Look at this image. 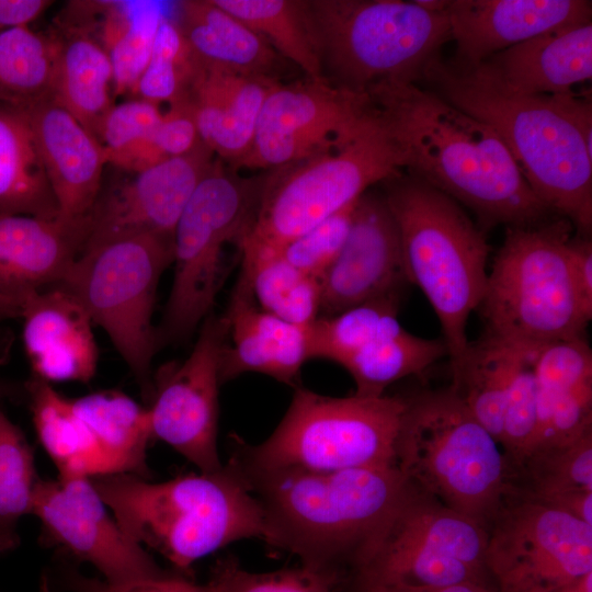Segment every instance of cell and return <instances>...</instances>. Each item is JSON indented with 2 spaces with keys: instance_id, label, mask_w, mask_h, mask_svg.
<instances>
[{
  "instance_id": "obj_21",
  "label": "cell",
  "mask_w": 592,
  "mask_h": 592,
  "mask_svg": "<svg viewBox=\"0 0 592 592\" xmlns=\"http://www.w3.org/2000/svg\"><path fill=\"white\" fill-rule=\"evenodd\" d=\"M445 13L456 44L451 61L473 67L537 35L591 22L592 7L585 0H449Z\"/></svg>"
},
{
  "instance_id": "obj_31",
  "label": "cell",
  "mask_w": 592,
  "mask_h": 592,
  "mask_svg": "<svg viewBox=\"0 0 592 592\" xmlns=\"http://www.w3.org/2000/svg\"><path fill=\"white\" fill-rule=\"evenodd\" d=\"M37 437L60 478L104 476L103 463L91 432L66 398L42 379L25 384Z\"/></svg>"
},
{
  "instance_id": "obj_18",
  "label": "cell",
  "mask_w": 592,
  "mask_h": 592,
  "mask_svg": "<svg viewBox=\"0 0 592 592\" xmlns=\"http://www.w3.org/2000/svg\"><path fill=\"white\" fill-rule=\"evenodd\" d=\"M213 151L166 159L116 184L99 198L88 218L81 252L98 243L138 234L173 237L175 225L203 178L212 169Z\"/></svg>"
},
{
  "instance_id": "obj_9",
  "label": "cell",
  "mask_w": 592,
  "mask_h": 592,
  "mask_svg": "<svg viewBox=\"0 0 592 592\" xmlns=\"http://www.w3.org/2000/svg\"><path fill=\"white\" fill-rule=\"evenodd\" d=\"M407 406L400 396L330 397L295 387L291 405L261 444L230 436L236 462L263 470L337 471L395 466Z\"/></svg>"
},
{
  "instance_id": "obj_30",
  "label": "cell",
  "mask_w": 592,
  "mask_h": 592,
  "mask_svg": "<svg viewBox=\"0 0 592 592\" xmlns=\"http://www.w3.org/2000/svg\"><path fill=\"white\" fill-rule=\"evenodd\" d=\"M532 351L516 349L483 334L469 341L451 365L449 388L500 445L509 389L522 358Z\"/></svg>"
},
{
  "instance_id": "obj_52",
  "label": "cell",
  "mask_w": 592,
  "mask_h": 592,
  "mask_svg": "<svg viewBox=\"0 0 592 592\" xmlns=\"http://www.w3.org/2000/svg\"><path fill=\"white\" fill-rule=\"evenodd\" d=\"M23 300L0 296V358L4 352L2 325L9 319L21 317Z\"/></svg>"
},
{
  "instance_id": "obj_48",
  "label": "cell",
  "mask_w": 592,
  "mask_h": 592,
  "mask_svg": "<svg viewBox=\"0 0 592 592\" xmlns=\"http://www.w3.org/2000/svg\"><path fill=\"white\" fill-rule=\"evenodd\" d=\"M203 144L191 102L184 94L170 103L156 134V146L163 159L185 156Z\"/></svg>"
},
{
  "instance_id": "obj_1",
  "label": "cell",
  "mask_w": 592,
  "mask_h": 592,
  "mask_svg": "<svg viewBox=\"0 0 592 592\" xmlns=\"http://www.w3.org/2000/svg\"><path fill=\"white\" fill-rule=\"evenodd\" d=\"M364 92L402 170L469 208L481 229L551 217L489 125L419 83L385 82Z\"/></svg>"
},
{
  "instance_id": "obj_49",
  "label": "cell",
  "mask_w": 592,
  "mask_h": 592,
  "mask_svg": "<svg viewBox=\"0 0 592 592\" xmlns=\"http://www.w3.org/2000/svg\"><path fill=\"white\" fill-rule=\"evenodd\" d=\"M569 255L577 293L582 307L592 319V242L590 237L576 235L569 240Z\"/></svg>"
},
{
  "instance_id": "obj_29",
  "label": "cell",
  "mask_w": 592,
  "mask_h": 592,
  "mask_svg": "<svg viewBox=\"0 0 592 592\" xmlns=\"http://www.w3.org/2000/svg\"><path fill=\"white\" fill-rule=\"evenodd\" d=\"M100 452L104 476L149 477L147 446L152 439L149 413L119 391H98L72 399Z\"/></svg>"
},
{
  "instance_id": "obj_24",
  "label": "cell",
  "mask_w": 592,
  "mask_h": 592,
  "mask_svg": "<svg viewBox=\"0 0 592 592\" xmlns=\"http://www.w3.org/2000/svg\"><path fill=\"white\" fill-rule=\"evenodd\" d=\"M473 67L513 94L573 91L592 77V23L537 35Z\"/></svg>"
},
{
  "instance_id": "obj_50",
  "label": "cell",
  "mask_w": 592,
  "mask_h": 592,
  "mask_svg": "<svg viewBox=\"0 0 592 592\" xmlns=\"http://www.w3.org/2000/svg\"><path fill=\"white\" fill-rule=\"evenodd\" d=\"M50 4L52 1L46 0H0V32L29 26Z\"/></svg>"
},
{
  "instance_id": "obj_5",
  "label": "cell",
  "mask_w": 592,
  "mask_h": 592,
  "mask_svg": "<svg viewBox=\"0 0 592 592\" xmlns=\"http://www.w3.org/2000/svg\"><path fill=\"white\" fill-rule=\"evenodd\" d=\"M379 185L397 224L407 281L432 306L452 365L469 343L467 323L486 291L490 246L457 202L407 172Z\"/></svg>"
},
{
  "instance_id": "obj_32",
  "label": "cell",
  "mask_w": 592,
  "mask_h": 592,
  "mask_svg": "<svg viewBox=\"0 0 592 592\" xmlns=\"http://www.w3.org/2000/svg\"><path fill=\"white\" fill-rule=\"evenodd\" d=\"M0 214L57 218L33 133L23 115L0 107Z\"/></svg>"
},
{
  "instance_id": "obj_46",
  "label": "cell",
  "mask_w": 592,
  "mask_h": 592,
  "mask_svg": "<svg viewBox=\"0 0 592 592\" xmlns=\"http://www.w3.org/2000/svg\"><path fill=\"white\" fill-rule=\"evenodd\" d=\"M356 202L285 244L280 250L284 258L295 267L319 280L348 238Z\"/></svg>"
},
{
  "instance_id": "obj_17",
  "label": "cell",
  "mask_w": 592,
  "mask_h": 592,
  "mask_svg": "<svg viewBox=\"0 0 592 592\" xmlns=\"http://www.w3.org/2000/svg\"><path fill=\"white\" fill-rule=\"evenodd\" d=\"M32 514L49 543L66 557L91 563L109 583L168 573L124 533L89 478L38 479Z\"/></svg>"
},
{
  "instance_id": "obj_20",
  "label": "cell",
  "mask_w": 592,
  "mask_h": 592,
  "mask_svg": "<svg viewBox=\"0 0 592 592\" xmlns=\"http://www.w3.org/2000/svg\"><path fill=\"white\" fill-rule=\"evenodd\" d=\"M20 112L27 122L57 206V218L83 232L101 194V143L53 99Z\"/></svg>"
},
{
  "instance_id": "obj_44",
  "label": "cell",
  "mask_w": 592,
  "mask_h": 592,
  "mask_svg": "<svg viewBox=\"0 0 592 592\" xmlns=\"http://www.w3.org/2000/svg\"><path fill=\"white\" fill-rule=\"evenodd\" d=\"M537 412L578 386L592 380V351L585 337L551 342L534 356Z\"/></svg>"
},
{
  "instance_id": "obj_13",
  "label": "cell",
  "mask_w": 592,
  "mask_h": 592,
  "mask_svg": "<svg viewBox=\"0 0 592 592\" xmlns=\"http://www.w3.org/2000/svg\"><path fill=\"white\" fill-rule=\"evenodd\" d=\"M172 237L138 234L84 249L58 286L101 327L145 391L160 348L152 314L160 277L172 263Z\"/></svg>"
},
{
  "instance_id": "obj_26",
  "label": "cell",
  "mask_w": 592,
  "mask_h": 592,
  "mask_svg": "<svg viewBox=\"0 0 592 592\" xmlns=\"http://www.w3.org/2000/svg\"><path fill=\"white\" fill-rule=\"evenodd\" d=\"M280 80L200 67L185 93L201 139L229 167L249 151L264 101Z\"/></svg>"
},
{
  "instance_id": "obj_39",
  "label": "cell",
  "mask_w": 592,
  "mask_h": 592,
  "mask_svg": "<svg viewBox=\"0 0 592 592\" xmlns=\"http://www.w3.org/2000/svg\"><path fill=\"white\" fill-rule=\"evenodd\" d=\"M400 296L368 301L333 316H319L309 327V358L341 364L366 344L405 328L398 320Z\"/></svg>"
},
{
  "instance_id": "obj_45",
  "label": "cell",
  "mask_w": 592,
  "mask_h": 592,
  "mask_svg": "<svg viewBox=\"0 0 592 592\" xmlns=\"http://www.w3.org/2000/svg\"><path fill=\"white\" fill-rule=\"evenodd\" d=\"M536 352L522 358L509 389L500 439L509 474L528 455L536 440L537 389L533 367Z\"/></svg>"
},
{
  "instance_id": "obj_53",
  "label": "cell",
  "mask_w": 592,
  "mask_h": 592,
  "mask_svg": "<svg viewBox=\"0 0 592 592\" xmlns=\"http://www.w3.org/2000/svg\"><path fill=\"white\" fill-rule=\"evenodd\" d=\"M561 592H592V572L581 577Z\"/></svg>"
},
{
  "instance_id": "obj_3",
  "label": "cell",
  "mask_w": 592,
  "mask_h": 592,
  "mask_svg": "<svg viewBox=\"0 0 592 592\" xmlns=\"http://www.w3.org/2000/svg\"><path fill=\"white\" fill-rule=\"evenodd\" d=\"M455 106L489 125L504 143L537 198L590 237L592 146L571 122L558 94L519 95L478 69L441 56L422 80Z\"/></svg>"
},
{
  "instance_id": "obj_51",
  "label": "cell",
  "mask_w": 592,
  "mask_h": 592,
  "mask_svg": "<svg viewBox=\"0 0 592 592\" xmlns=\"http://www.w3.org/2000/svg\"><path fill=\"white\" fill-rule=\"evenodd\" d=\"M364 592H497V590L490 585L465 582L446 587L437 588H409V587H396V588H380L373 589Z\"/></svg>"
},
{
  "instance_id": "obj_16",
  "label": "cell",
  "mask_w": 592,
  "mask_h": 592,
  "mask_svg": "<svg viewBox=\"0 0 592 592\" xmlns=\"http://www.w3.org/2000/svg\"><path fill=\"white\" fill-rule=\"evenodd\" d=\"M227 339L224 315L210 314L187 357L159 371L147 408L152 439L167 443L204 473L224 466L217 447L218 390L219 357Z\"/></svg>"
},
{
  "instance_id": "obj_28",
  "label": "cell",
  "mask_w": 592,
  "mask_h": 592,
  "mask_svg": "<svg viewBox=\"0 0 592 592\" xmlns=\"http://www.w3.org/2000/svg\"><path fill=\"white\" fill-rule=\"evenodd\" d=\"M55 38L57 59L53 100L99 140L103 122L114 106L109 54L83 27H75Z\"/></svg>"
},
{
  "instance_id": "obj_19",
  "label": "cell",
  "mask_w": 592,
  "mask_h": 592,
  "mask_svg": "<svg viewBox=\"0 0 592 592\" xmlns=\"http://www.w3.org/2000/svg\"><path fill=\"white\" fill-rule=\"evenodd\" d=\"M320 315L333 316L385 297L408 283L395 218L375 186L357 200L348 238L319 278Z\"/></svg>"
},
{
  "instance_id": "obj_27",
  "label": "cell",
  "mask_w": 592,
  "mask_h": 592,
  "mask_svg": "<svg viewBox=\"0 0 592 592\" xmlns=\"http://www.w3.org/2000/svg\"><path fill=\"white\" fill-rule=\"evenodd\" d=\"M174 22L202 67L278 79L282 56L214 0L180 1Z\"/></svg>"
},
{
  "instance_id": "obj_6",
  "label": "cell",
  "mask_w": 592,
  "mask_h": 592,
  "mask_svg": "<svg viewBox=\"0 0 592 592\" xmlns=\"http://www.w3.org/2000/svg\"><path fill=\"white\" fill-rule=\"evenodd\" d=\"M572 229L559 216L506 227L478 307L486 334L532 352L555 341L585 337L591 319L573 281Z\"/></svg>"
},
{
  "instance_id": "obj_14",
  "label": "cell",
  "mask_w": 592,
  "mask_h": 592,
  "mask_svg": "<svg viewBox=\"0 0 592 592\" xmlns=\"http://www.w3.org/2000/svg\"><path fill=\"white\" fill-rule=\"evenodd\" d=\"M487 531L497 592H561L592 572V525L510 485Z\"/></svg>"
},
{
  "instance_id": "obj_11",
  "label": "cell",
  "mask_w": 592,
  "mask_h": 592,
  "mask_svg": "<svg viewBox=\"0 0 592 592\" xmlns=\"http://www.w3.org/2000/svg\"><path fill=\"white\" fill-rule=\"evenodd\" d=\"M401 171L398 151L367 104L366 122L349 141L264 175L255 215L242 243L280 251Z\"/></svg>"
},
{
  "instance_id": "obj_8",
  "label": "cell",
  "mask_w": 592,
  "mask_h": 592,
  "mask_svg": "<svg viewBox=\"0 0 592 592\" xmlns=\"http://www.w3.org/2000/svg\"><path fill=\"white\" fill-rule=\"evenodd\" d=\"M307 11L323 77L357 93L385 82L420 83L452 39L446 13L414 1L309 0Z\"/></svg>"
},
{
  "instance_id": "obj_4",
  "label": "cell",
  "mask_w": 592,
  "mask_h": 592,
  "mask_svg": "<svg viewBox=\"0 0 592 592\" xmlns=\"http://www.w3.org/2000/svg\"><path fill=\"white\" fill-rule=\"evenodd\" d=\"M91 481L124 533L181 573L231 543L265 538L263 511L229 462L161 482L129 474Z\"/></svg>"
},
{
  "instance_id": "obj_33",
  "label": "cell",
  "mask_w": 592,
  "mask_h": 592,
  "mask_svg": "<svg viewBox=\"0 0 592 592\" xmlns=\"http://www.w3.org/2000/svg\"><path fill=\"white\" fill-rule=\"evenodd\" d=\"M240 273L262 310L304 328L319 317V280L295 267L281 251L242 243Z\"/></svg>"
},
{
  "instance_id": "obj_37",
  "label": "cell",
  "mask_w": 592,
  "mask_h": 592,
  "mask_svg": "<svg viewBox=\"0 0 592 592\" xmlns=\"http://www.w3.org/2000/svg\"><path fill=\"white\" fill-rule=\"evenodd\" d=\"M101 37L113 68L114 93H134L164 16L162 8L153 1H107Z\"/></svg>"
},
{
  "instance_id": "obj_55",
  "label": "cell",
  "mask_w": 592,
  "mask_h": 592,
  "mask_svg": "<svg viewBox=\"0 0 592 592\" xmlns=\"http://www.w3.org/2000/svg\"><path fill=\"white\" fill-rule=\"evenodd\" d=\"M14 392L13 388L2 382H0V401L7 397H10Z\"/></svg>"
},
{
  "instance_id": "obj_34",
  "label": "cell",
  "mask_w": 592,
  "mask_h": 592,
  "mask_svg": "<svg viewBox=\"0 0 592 592\" xmlns=\"http://www.w3.org/2000/svg\"><path fill=\"white\" fill-rule=\"evenodd\" d=\"M266 41L282 57L299 67L306 78L326 79L315 45L307 1L214 0Z\"/></svg>"
},
{
  "instance_id": "obj_25",
  "label": "cell",
  "mask_w": 592,
  "mask_h": 592,
  "mask_svg": "<svg viewBox=\"0 0 592 592\" xmlns=\"http://www.w3.org/2000/svg\"><path fill=\"white\" fill-rule=\"evenodd\" d=\"M83 246V232L49 219L0 214V296L24 299L60 284Z\"/></svg>"
},
{
  "instance_id": "obj_36",
  "label": "cell",
  "mask_w": 592,
  "mask_h": 592,
  "mask_svg": "<svg viewBox=\"0 0 592 592\" xmlns=\"http://www.w3.org/2000/svg\"><path fill=\"white\" fill-rule=\"evenodd\" d=\"M56 59L55 37L29 26L0 32V101L22 109L53 99Z\"/></svg>"
},
{
  "instance_id": "obj_43",
  "label": "cell",
  "mask_w": 592,
  "mask_h": 592,
  "mask_svg": "<svg viewBox=\"0 0 592 592\" xmlns=\"http://www.w3.org/2000/svg\"><path fill=\"white\" fill-rule=\"evenodd\" d=\"M212 592H335L337 580L305 566L270 572L243 569L232 556L219 558L206 583Z\"/></svg>"
},
{
  "instance_id": "obj_38",
  "label": "cell",
  "mask_w": 592,
  "mask_h": 592,
  "mask_svg": "<svg viewBox=\"0 0 592 592\" xmlns=\"http://www.w3.org/2000/svg\"><path fill=\"white\" fill-rule=\"evenodd\" d=\"M509 485L546 504L566 494L592 492V432L565 445L533 449L510 471Z\"/></svg>"
},
{
  "instance_id": "obj_12",
  "label": "cell",
  "mask_w": 592,
  "mask_h": 592,
  "mask_svg": "<svg viewBox=\"0 0 592 592\" xmlns=\"http://www.w3.org/2000/svg\"><path fill=\"white\" fill-rule=\"evenodd\" d=\"M487 539L486 526L409 482L384 531L338 590L437 588L465 582L494 588L486 563Z\"/></svg>"
},
{
  "instance_id": "obj_2",
  "label": "cell",
  "mask_w": 592,
  "mask_h": 592,
  "mask_svg": "<svg viewBox=\"0 0 592 592\" xmlns=\"http://www.w3.org/2000/svg\"><path fill=\"white\" fill-rule=\"evenodd\" d=\"M228 462L263 511L264 542L333 577L337 589L374 545L409 488L396 467L263 470L230 457Z\"/></svg>"
},
{
  "instance_id": "obj_22",
  "label": "cell",
  "mask_w": 592,
  "mask_h": 592,
  "mask_svg": "<svg viewBox=\"0 0 592 592\" xmlns=\"http://www.w3.org/2000/svg\"><path fill=\"white\" fill-rule=\"evenodd\" d=\"M23 344L33 377L46 383L90 382L98 366V346L89 315L61 286L23 300Z\"/></svg>"
},
{
  "instance_id": "obj_15",
  "label": "cell",
  "mask_w": 592,
  "mask_h": 592,
  "mask_svg": "<svg viewBox=\"0 0 592 592\" xmlns=\"http://www.w3.org/2000/svg\"><path fill=\"white\" fill-rule=\"evenodd\" d=\"M367 118V95L306 78L277 82L260 112L248 153L230 168L273 170L340 147Z\"/></svg>"
},
{
  "instance_id": "obj_7",
  "label": "cell",
  "mask_w": 592,
  "mask_h": 592,
  "mask_svg": "<svg viewBox=\"0 0 592 592\" xmlns=\"http://www.w3.org/2000/svg\"><path fill=\"white\" fill-rule=\"evenodd\" d=\"M406 399L396 468L418 489L488 527L509 487L501 446L449 387Z\"/></svg>"
},
{
  "instance_id": "obj_40",
  "label": "cell",
  "mask_w": 592,
  "mask_h": 592,
  "mask_svg": "<svg viewBox=\"0 0 592 592\" xmlns=\"http://www.w3.org/2000/svg\"><path fill=\"white\" fill-rule=\"evenodd\" d=\"M38 479L23 432L0 408V554L19 545L18 525L32 514Z\"/></svg>"
},
{
  "instance_id": "obj_41",
  "label": "cell",
  "mask_w": 592,
  "mask_h": 592,
  "mask_svg": "<svg viewBox=\"0 0 592 592\" xmlns=\"http://www.w3.org/2000/svg\"><path fill=\"white\" fill-rule=\"evenodd\" d=\"M161 117L159 105L143 99L114 105L99 138L106 163L138 173L166 160L156 146Z\"/></svg>"
},
{
  "instance_id": "obj_23",
  "label": "cell",
  "mask_w": 592,
  "mask_h": 592,
  "mask_svg": "<svg viewBox=\"0 0 592 592\" xmlns=\"http://www.w3.org/2000/svg\"><path fill=\"white\" fill-rule=\"evenodd\" d=\"M224 317L228 339L219 357L220 383L246 373H260L299 386L301 366L309 358V327L284 321L255 303L240 273Z\"/></svg>"
},
{
  "instance_id": "obj_35",
  "label": "cell",
  "mask_w": 592,
  "mask_h": 592,
  "mask_svg": "<svg viewBox=\"0 0 592 592\" xmlns=\"http://www.w3.org/2000/svg\"><path fill=\"white\" fill-rule=\"evenodd\" d=\"M446 355L443 339H425L403 329L366 344L340 365L352 376L355 395L378 397L395 382L423 373Z\"/></svg>"
},
{
  "instance_id": "obj_54",
  "label": "cell",
  "mask_w": 592,
  "mask_h": 592,
  "mask_svg": "<svg viewBox=\"0 0 592 592\" xmlns=\"http://www.w3.org/2000/svg\"><path fill=\"white\" fill-rule=\"evenodd\" d=\"M414 2L428 12L442 13L445 12L449 0H414Z\"/></svg>"
},
{
  "instance_id": "obj_10",
  "label": "cell",
  "mask_w": 592,
  "mask_h": 592,
  "mask_svg": "<svg viewBox=\"0 0 592 592\" xmlns=\"http://www.w3.org/2000/svg\"><path fill=\"white\" fill-rule=\"evenodd\" d=\"M263 175L240 177L215 160L185 205L173 230V281L157 334L160 348L189 339L213 314L231 270L229 246L241 250L250 230Z\"/></svg>"
},
{
  "instance_id": "obj_47",
  "label": "cell",
  "mask_w": 592,
  "mask_h": 592,
  "mask_svg": "<svg viewBox=\"0 0 592 592\" xmlns=\"http://www.w3.org/2000/svg\"><path fill=\"white\" fill-rule=\"evenodd\" d=\"M46 578L47 592H212L207 585H200L180 573H170L123 584L90 578L66 563L64 559Z\"/></svg>"
},
{
  "instance_id": "obj_42",
  "label": "cell",
  "mask_w": 592,
  "mask_h": 592,
  "mask_svg": "<svg viewBox=\"0 0 592 592\" xmlns=\"http://www.w3.org/2000/svg\"><path fill=\"white\" fill-rule=\"evenodd\" d=\"M200 67L177 24L164 15L134 93L158 105L170 104L186 93Z\"/></svg>"
}]
</instances>
